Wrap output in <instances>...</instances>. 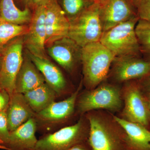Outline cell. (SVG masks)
<instances>
[{
	"mask_svg": "<svg viewBox=\"0 0 150 150\" xmlns=\"http://www.w3.org/2000/svg\"><path fill=\"white\" fill-rule=\"evenodd\" d=\"M89 131L87 142L93 150H128L126 134L112 114L102 110L86 113Z\"/></svg>",
	"mask_w": 150,
	"mask_h": 150,
	"instance_id": "obj_1",
	"label": "cell"
},
{
	"mask_svg": "<svg viewBox=\"0 0 150 150\" xmlns=\"http://www.w3.org/2000/svg\"><path fill=\"white\" fill-rule=\"evenodd\" d=\"M115 56L100 42L81 48L83 82L88 90L96 88L107 78Z\"/></svg>",
	"mask_w": 150,
	"mask_h": 150,
	"instance_id": "obj_2",
	"label": "cell"
},
{
	"mask_svg": "<svg viewBox=\"0 0 150 150\" xmlns=\"http://www.w3.org/2000/svg\"><path fill=\"white\" fill-rule=\"evenodd\" d=\"M137 16L105 30L99 42L110 50L115 57L138 56L141 52L135 28Z\"/></svg>",
	"mask_w": 150,
	"mask_h": 150,
	"instance_id": "obj_3",
	"label": "cell"
},
{
	"mask_svg": "<svg viewBox=\"0 0 150 150\" xmlns=\"http://www.w3.org/2000/svg\"><path fill=\"white\" fill-rule=\"evenodd\" d=\"M69 21L68 37L81 48L90 43L99 42L104 30L99 4L93 3Z\"/></svg>",
	"mask_w": 150,
	"mask_h": 150,
	"instance_id": "obj_4",
	"label": "cell"
},
{
	"mask_svg": "<svg viewBox=\"0 0 150 150\" xmlns=\"http://www.w3.org/2000/svg\"><path fill=\"white\" fill-rule=\"evenodd\" d=\"M121 89L117 86L103 83L96 88L79 95L76 104L81 115L96 110H107L115 112L122 107Z\"/></svg>",
	"mask_w": 150,
	"mask_h": 150,
	"instance_id": "obj_5",
	"label": "cell"
},
{
	"mask_svg": "<svg viewBox=\"0 0 150 150\" xmlns=\"http://www.w3.org/2000/svg\"><path fill=\"white\" fill-rule=\"evenodd\" d=\"M89 126L86 116L76 123L46 134L38 140L32 150H68L88 139Z\"/></svg>",
	"mask_w": 150,
	"mask_h": 150,
	"instance_id": "obj_6",
	"label": "cell"
},
{
	"mask_svg": "<svg viewBox=\"0 0 150 150\" xmlns=\"http://www.w3.org/2000/svg\"><path fill=\"white\" fill-rule=\"evenodd\" d=\"M121 93L124 103L121 118L147 127L150 123V116L141 84L133 81L126 82Z\"/></svg>",
	"mask_w": 150,
	"mask_h": 150,
	"instance_id": "obj_7",
	"label": "cell"
},
{
	"mask_svg": "<svg viewBox=\"0 0 150 150\" xmlns=\"http://www.w3.org/2000/svg\"><path fill=\"white\" fill-rule=\"evenodd\" d=\"M17 37L11 40L1 52L0 87L4 89L10 96L15 92L17 75L23 61V38Z\"/></svg>",
	"mask_w": 150,
	"mask_h": 150,
	"instance_id": "obj_8",
	"label": "cell"
},
{
	"mask_svg": "<svg viewBox=\"0 0 150 150\" xmlns=\"http://www.w3.org/2000/svg\"><path fill=\"white\" fill-rule=\"evenodd\" d=\"M81 88V84L77 89L67 99L54 101L44 110L35 113L34 118L37 126L45 127L43 131L67 121L74 111L77 100Z\"/></svg>",
	"mask_w": 150,
	"mask_h": 150,
	"instance_id": "obj_9",
	"label": "cell"
},
{
	"mask_svg": "<svg viewBox=\"0 0 150 150\" xmlns=\"http://www.w3.org/2000/svg\"><path fill=\"white\" fill-rule=\"evenodd\" d=\"M45 5L35 7L28 31L24 35L23 44L30 54L48 59L45 50Z\"/></svg>",
	"mask_w": 150,
	"mask_h": 150,
	"instance_id": "obj_10",
	"label": "cell"
},
{
	"mask_svg": "<svg viewBox=\"0 0 150 150\" xmlns=\"http://www.w3.org/2000/svg\"><path fill=\"white\" fill-rule=\"evenodd\" d=\"M111 66L112 77L119 83L142 79L150 74V61L138 56L115 57Z\"/></svg>",
	"mask_w": 150,
	"mask_h": 150,
	"instance_id": "obj_11",
	"label": "cell"
},
{
	"mask_svg": "<svg viewBox=\"0 0 150 150\" xmlns=\"http://www.w3.org/2000/svg\"><path fill=\"white\" fill-rule=\"evenodd\" d=\"M46 46L68 37L70 21L57 0H48L45 4Z\"/></svg>",
	"mask_w": 150,
	"mask_h": 150,
	"instance_id": "obj_12",
	"label": "cell"
},
{
	"mask_svg": "<svg viewBox=\"0 0 150 150\" xmlns=\"http://www.w3.org/2000/svg\"><path fill=\"white\" fill-rule=\"evenodd\" d=\"M99 4L104 31L137 16L131 0H102Z\"/></svg>",
	"mask_w": 150,
	"mask_h": 150,
	"instance_id": "obj_13",
	"label": "cell"
},
{
	"mask_svg": "<svg viewBox=\"0 0 150 150\" xmlns=\"http://www.w3.org/2000/svg\"><path fill=\"white\" fill-rule=\"evenodd\" d=\"M81 48L67 37L56 40L48 46L47 51L52 59L70 72L74 70L79 60H81Z\"/></svg>",
	"mask_w": 150,
	"mask_h": 150,
	"instance_id": "obj_14",
	"label": "cell"
},
{
	"mask_svg": "<svg viewBox=\"0 0 150 150\" xmlns=\"http://www.w3.org/2000/svg\"><path fill=\"white\" fill-rule=\"evenodd\" d=\"M113 117L126 134L127 150H150V131L146 127L115 115Z\"/></svg>",
	"mask_w": 150,
	"mask_h": 150,
	"instance_id": "obj_15",
	"label": "cell"
},
{
	"mask_svg": "<svg viewBox=\"0 0 150 150\" xmlns=\"http://www.w3.org/2000/svg\"><path fill=\"white\" fill-rule=\"evenodd\" d=\"M28 56L43 75L45 82L56 92L57 95L64 94L67 86L62 71L48 59L34 56L28 52Z\"/></svg>",
	"mask_w": 150,
	"mask_h": 150,
	"instance_id": "obj_16",
	"label": "cell"
},
{
	"mask_svg": "<svg viewBox=\"0 0 150 150\" xmlns=\"http://www.w3.org/2000/svg\"><path fill=\"white\" fill-rule=\"evenodd\" d=\"M6 115L9 130L11 132L34 117L35 113L28 104L23 94L14 92L10 96Z\"/></svg>",
	"mask_w": 150,
	"mask_h": 150,
	"instance_id": "obj_17",
	"label": "cell"
},
{
	"mask_svg": "<svg viewBox=\"0 0 150 150\" xmlns=\"http://www.w3.org/2000/svg\"><path fill=\"white\" fill-rule=\"evenodd\" d=\"M37 124L34 117L10 132L8 150H32L38 140L35 137Z\"/></svg>",
	"mask_w": 150,
	"mask_h": 150,
	"instance_id": "obj_18",
	"label": "cell"
},
{
	"mask_svg": "<svg viewBox=\"0 0 150 150\" xmlns=\"http://www.w3.org/2000/svg\"><path fill=\"white\" fill-rule=\"evenodd\" d=\"M45 83L46 82L43 75L28 56H25L22 64L17 75L15 92L24 94Z\"/></svg>",
	"mask_w": 150,
	"mask_h": 150,
	"instance_id": "obj_19",
	"label": "cell"
},
{
	"mask_svg": "<svg viewBox=\"0 0 150 150\" xmlns=\"http://www.w3.org/2000/svg\"><path fill=\"white\" fill-rule=\"evenodd\" d=\"M23 94L28 104L35 113L44 110L55 101L57 95L46 83Z\"/></svg>",
	"mask_w": 150,
	"mask_h": 150,
	"instance_id": "obj_20",
	"label": "cell"
},
{
	"mask_svg": "<svg viewBox=\"0 0 150 150\" xmlns=\"http://www.w3.org/2000/svg\"><path fill=\"white\" fill-rule=\"evenodd\" d=\"M32 14L28 7L21 10L15 5L13 0H1L0 20L17 25L30 23Z\"/></svg>",
	"mask_w": 150,
	"mask_h": 150,
	"instance_id": "obj_21",
	"label": "cell"
},
{
	"mask_svg": "<svg viewBox=\"0 0 150 150\" xmlns=\"http://www.w3.org/2000/svg\"><path fill=\"white\" fill-rule=\"evenodd\" d=\"M29 26L17 25L0 20V53L11 40L27 33Z\"/></svg>",
	"mask_w": 150,
	"mask_h": 150,
	"instance_id": "obj_22",
	"label": "cell"
},
{
	"mask_svg": "<svg viewBox=\"0 0 150 150\" xmlns=\"http://www.w3.org/2000/svg\"><path fill=\"white\" fill-rule=\"evenodd\" d=\"M141 52L147 56L150 61V23L139 19L135 28Z\"/></svg>",
	"mask_w": 150,
	"mask_h": 150,
	"instance_id": "obj_23",
	"label": "cell"
},
{
	"mask_svg": "<svg viewBox=\"0 0 150 150\" xmlns=\"http://www.w3.org/2000/svg\"><path fill=\"white\" fill-rule=\"evenodd\" d=\"M90 5H86L85 0H63L64 11L69 20L79 15Z\"/></svg>",
	"mask_w": 150,
	"mask_h": 150,
	"instance_id": "obj_24",
	"label": "cell"
},
{
	"mask_svg": "<svg viewBox=\"0 0 150 150\" xmlns=\"http://www.w3.org/2000/svg\"><path fill=\"white\" fill-rule=\"evenodd\" d=\"M139 19L150 23V0H131Z\"/></svg>",
	"mask_w": 150,
	"mask_h": 150,
	"instance_id": "obj_25",
	"label": "cell"
},
{
	"mask_svg": "<svg viewBox=\"0 0 150 150\" xmlns=\"http://www.w3.org/2000/svg\"><path fill=\"white\" fill-rule=\"evenodd\" d=\"M6 110L7 109L0 112V145L7 148L10 132L8 124Z\"/></svg>",
	"mask_w": 150,
	"mask_h": 150,
	"instance_id": "obj_26",
	"label": "cell"
},
{
	"mask_svg": "<svg viewBox=\"0 0 150 150\" xmlns=\"http://www.w3.org/2000/svg\"><path fill=\"white\" fill-rule=\"evenodd\" d=\"M10 100V95L6 90L0 87V112L7 108Z\"/></svg>",
	"mask_w": 150,
	"mask_h": 150,
	"instance_id": "obj_27",
	"label": "cell"
},
{
	"mask_svg": "<svg viewBox=\"0 0 150 150\" xmlns=\"http://www.w3.org/2000/svg\"><path fill=\"white\" fill-rule=\"evenodd\" d=\"M68 150H93L89 145L87 141L76 145Z\"/></svg>",
	"mask_w": 150,
	"mask_h": 150,
	"instance_id": "obj_28",
	"label": "cell"
},
{
	"mask_svg": "<svg viewBox=\"0 0 150 150\" xmlns=\"http://www.w3.org/2000/svg\"><path fill=\"white\" fill-rule=\"evenodd\" d=\"M142 79H144V81L143 82V83L142 85L143 86L146 87V88L147 89L148 91H150V74L146 77Z\"/></svg>",
	"mask_w": 150,
	"mask_h": 150,
	"instance_id": "obj_29",
	"label": "cell"
},
{
	"mask_svg": "<svg viewBox=\"0 0 150 150\" xmlns=\"http://www.w3.org/2000/svg\"><path fill=\"white\" fill-rule=\"evenodd\" d=\"M48 0H32V6L35 7L45 5Z\"/></svg>",
	"mask_w": 150,
	"mask_h": 150,
	"instance_id": "obj_30",
	"label": "cell"
},
{
	"mask_svg": "<svg viewBox=\"0 0 150 150\" xmlns=\"http://www.w3.org/2000/svg\"><path fill=\"white\" fill-rule=\"evenodd\" d=\"M146 98L147 101L148 108H149L150 116V91H149V94L147 96H146Z\"/></svg>",
	"mask_w": 150,
	"mask_h": 150,
	"instance_id": "obj_31",
	"label": "cell"
},
{
	"mask_svg": "<svg viewBox=\"0 0 150 150\" xmlns=\"http://www.w3.org/2000/svg\"><path fill=\"white\" fill-rule=\"evenodd\" d=\"M23 1L26 6V7L32 6V0H23Z\"/></svg>",
	"mask_w": 150,
	"mask_h": 150,
	"instance_id": "obj_32",
	"label": "cell"
},
{
	"mask_svg": "<svg viewBox=\"0 0 150 150\" xmlns=\"http://www.w3.org/2000/svg\"><path fill=\"white\" fill-rule=\"evenodd\" d=\"M91 1L92 3L99 4L102 1V0H91Z\"/></svg>",
	"mask_w": 150,
	"mask_h": 150,
	"instance_id": "obj_33",
	"label": "cell"
},
{
	"mask_svg": "<svg viewBox=\"0 0 150 150\" xmlns=\"http://www.w3.org/2000/svg\"><path fill=\"white\" fill-rule=\"evenodd\" d=\"M0 149L8 150V149L6 147L1 146V145H0Z\"/></svg>",
	"mask_w": 150,
	"mask_h": 150,
	"instance_id": "obj_34",
	"label": "cell"
},
{
	"mask_svg": "<svg viewBox=\"0 0 150 150\" xmlns=\"http://www.w3.org/2000/svg\"><path fill=\"white\" fill-rule=\"evenodd\" d=\"M1 53H0V69H1Z\"/></svg>",
	"mask_w": 150,
	"mask_h": 150,
	"instance_id": "obj_35",
	"label": "cell"
},
{
	"mask_svg": "<svg viewBox=\"0 0 150 150\" xmlns=\"http://www.w3.org/2000/svg\"><path fill=\"white\" fill-rule=\"evenodd\" d=\"M88 1H89L90 2H91L92 3H92V1H91V0H88Z\"/></svg>",
	"mask_w": 150,
	"mask_h": 150,
	"instance_id": "obj_36",
	"label": "cell"
},
{
	"mask_svg": "<svg viewBox=\"0 0 150 150\" xmlns=\"http://www.w3.org/2000/svg\"><path fill=\"white\" fill-rule=\"evenodd\" d=\"M1 0H0V2H1Z\"/></svg>",
	"mask_w": 150,
	"mask_h": 150,
	"instance_id": "obj_37",
	"label": "cell"
},
{
	"mask_svg": "<svg viewBox=\"0 0 150 150\" xmlns=\"http://www.w3.org/2000/svg\"></svg>",
	"mask_w": 150,
	"mask_h": 150,
	"instance_id": "obj_38",
	"label": "cell"
}]
</instances>
